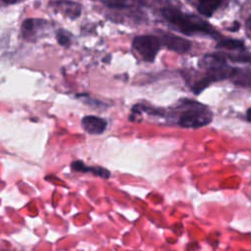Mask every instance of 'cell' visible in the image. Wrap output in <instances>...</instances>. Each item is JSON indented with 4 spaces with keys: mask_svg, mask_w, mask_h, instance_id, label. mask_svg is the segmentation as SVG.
I'll return each mask as SVG.
<instances>
[{
    "mask_svg": "<svg viewBox=\"0 0 251 251\" xmlns=\"http://www.w3.org/2000/svg\"><path fill=\"white\" fill-rule=\"evenodd\" d=\"M161 14L173 26L186 35L204 34L213 37L219 35L217 30L205 21L194 15L182 13L176 7H164L161 9Z\"/></svg>",
    "mask_w": 251,
    "mask_h": 251,
    "instance_id": "6da1fadb",
    "label": "cell"
},
{
    "mask_svg": "<svg viewBox=\"0 0 251 251\" xmlns=\"http://www.w3.org/2000/svg\"><path fill=\"white\" fill-rule=\"evenodd\" d=\"M183 103V111L179 115L177 124L183 127H200L212 122L213 115L204 105L191 100Z\"/></svg>",
    "mask_w": 251,
    "mask_h": 251,
    "instance_id": "7a4b0ae2",
    "label": "cell"
},
{
    "mask_svg": "<svg viewBox=\"0 0 251 251\" xmlns=\"http://www.w3.org/2000/svg\"><path fill=\"white\" fill-rule=\"evenodd\" d=\"M162 44L160 38L155 35H138L132 40V48L138 53L142 60L154 62Z\"/></svg>",
    "mask_w": 251,
    "mask_h": 251,
    "instance_id": "3957f363",
    "label": "cell"
},
{
    "mask_svg": "<svg viewBox=\"0 0 251 251\" xmlns=\"http://www.w3.org/2000/svg\"><path fill=\"white\" fill-rule=\"evenodd\" d=\"M234 68L228 67L226 65H223L220 67H215L211 69H207V74L198 81H196L192 86V91L195 94L201 93L205 88H207L211 83L215 81H219L226 78H230L235 73Z\"/></svg>",
    "mask_w": 251,
    "mask_h": 251,
    "instance_id": "277c9868",
    "label": "cell"
},
{
    "mask_svg": "<svg viewBox=\"0 0 251 251\" xmlns=\"http://www.w3.org/2000/svg\"><path fill=\"white\" fill-rule=\"evenodd\" d=\"M159 38L162 45L177 53H186L191 48V42L189 40L175 34L163 32Z\"/></svg>",
    "mask_w": 251,
    "mask_h": 251,
    "instance_id": "5b68a950",
    "label": "cell"
},
{
    "mask_svg": "<svg viewBox=\"0 0 251 251\" xmlns=\"http://www.w3.org/2000/svg\"><path fill=\"white\" fill-rule=\"evenodd\" d=\"M81 126L90 134H101L107 127V122L100 117L85 116L81 120Z\"/></svg>",
    "mask_w": 251,
    "mask_h": 251,
    "instance_id": "8992f818",
    "label": "cell"
},
{
    "mask_svg": "<svg viewBox=\"0 0 251 251\" xmlns=\"http://www.w3.org/2000/svg\"><path fill=\"white\" fill-rule=\"evenodd\" d=\"M51 6L54 10L61 12L64 16L70 19H76L81 12V6L78 3L70 1H55L51 2Z\"/></svg>",
    "mask_w": 251,
    "mask_h": 251,
    "instance_id": "52a82bcc",
    "label": "cell"
},
{
    "mask_svg": "<svg viewBox=\"0 0 251 251\" xmlns=\"http://www.w3.org/2000/svg\"><path fill=\"white\" fill-rule=\"evenodd\" d=\"M47 25V22L41 19H27L22 25L23 36L31 40L34 36H36L37 32L45 28Z\"/></svg>",
    "mask_w": 251,
    "mask_h": 251,
    "instance_id": "ba28073f",
    "label": "cell"
},
{
    "mask_svg": "<svg viewBox=\"0 0 251 251\" xmlns=\"http://www.w3.org/2000/svg\"><path fill=\"white\" fill-rule=\"evenodd\" d=\"M71 167L74 171H76V172H82V173H87V172H90L92 173L93 175L95 176H98L104 179H107L110 177L111 176V173L110 171H108L107 169L105 168H102V167H87L82 161L80 160H76V161H74L72 164H71Z\"/></svg>",
    "mask_w": 251,
    "mask_h": 251,
    "instance_id": "9c48e42d",
    "label": "cell"
},
{
    "mask_svg": "<svg viewBox=\"0 0 251 251\" xmlns=\"http://www.w3.org/2000/svg\"><path fill=\"white\" fill-rule=\"evenodd\" d=\"M226 57L224 53L217 54H207L199 62V66L203 69H211L215 67H220L226 65Z\"/></svg>",
    "mask_w": 251,
    "mask_h": 251,
    "instance_id": "30bf717a",
    "label": "cell"
},
{
    "mask_svg": "<svg viewBox=\"0 0 251 251\" xmlns=\"http://www.w3.org/2000/svg\"><path fill=\"white\" fill-rule=\"evenodd\" d=\"M222 3L223 0H199L197 10L201 15L209 18L220 8Z\"/></svg>",
    "mask_w": 251,
    "mask_h": 251,
    "instance_id": "8fae6325",
    "label": "cell"
},
{
    "mask_svg": "<svg viewBox=\"0 0 251 251\" xmlns=\"http://www.w3.org/2000/svg\"><path fill=\"white\" fill-rule=\"evenodd\" d=\"M103 4L111 9L125 10L142 5L141 0H102Z\"/></svg>",
    "mask_w": 251,
    "mask_h": 251,
    "instance_id": "7c38bea8",
    "label": "cell"
},
{
    "mask_svg": "<svg viewBox=\"0 0 251 251\" xmlns=\"http://www.w3.org/2000/svg\"><path fill=\"white\" fill-rule=\"evenodd\" d=\"M217 47L226 49V50L245 51V45L243 41L238 39H223L218 42Z\"/></svg>",
    "mask_w": 251,
    "mask_h": 251,
    "instance_id": "4fadbf2b",
    "label": "cell"
},
{
    "mask_svg": "<svg viewBox=\"0 0 251 251\" xmlns=\"http://www.w3.org/2000/svg\"><path fill=\"white\" fill-rule=\"evenodd\" d=\"M56 37H57V41L59 42V44H61L63 46H69L70 43H71L70 33L67 32L64 29L58 30V32L56 34Z\"/></svg>",
    "mask_w": 251,
    "mask_h": 251,
    "instance_id": "5bb4252c",
    "label": "cell"
},
{
    "mask_svg": "<svg viewBox=\"0 0 251 251\" xmlns=\"http://www.w3.org/2000/svg\"><path fill=\"white\" fill-rule=\"evenodd\" d=\"M226 59H229L234 62H243V63H251V54L248 53H239L236 55H226L225 54Z\"/></svg>",
    "mask_w": 251,
    "mask_h": 251,
    "instance_id": "9a60e30c",
    "label": "cell"
},
{
    "mask_svg": "<svg viewBox=\"0 0 251 251\" xmlns=\"http://www.w3.org/2000/svg\"><path fill=\"white\" fill-rule=\"evenodd\" d=\"M246 119L248 122H251V108H249L246 112Z\"/></svg>",
    "mask_w": 251,
    "mask_h": 251,
    "instance_id": "2e32d148",
    "label": "cell"
},
{
    "mask_svg": "<svg viewBox=\"0 0 251 251\" xmlns=\"http://www.w3.org/2000/svg\"><path fill=\"white\" fill-rule=\"evenodd\" d=\"M246 27L251 30V17H249V18L246 20Z\"/></svg>",
    "mask_w": 251,
    "mask_h": 251,
    "instance_id": "e0dca14e",
    "label": "cell"
},
{
    "mask_svg": "<svg viewBox=\"0 0 251 251\" xmlns=\"http://www.w3.org/2000/svg\"><path fill=\"white\" fill-rule=\"evenodd\" d=\"M4 3H7V4H14L16 2H18L19 0H2Z\"/></svg>",
    "mask_w": 251,
    "mask_h": 251,
    "instance_id": "ac0fdd59",
    "label": "cell"
}]
</instances>
